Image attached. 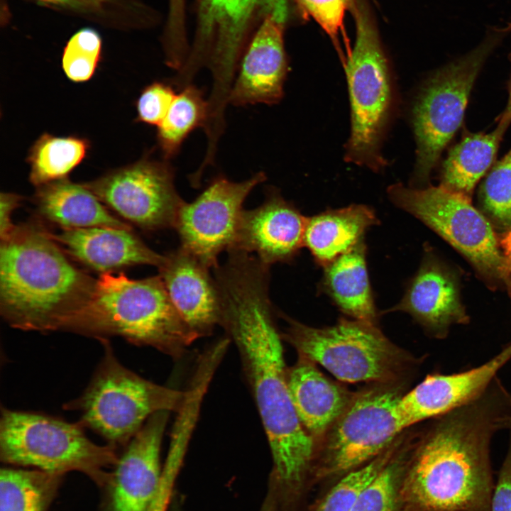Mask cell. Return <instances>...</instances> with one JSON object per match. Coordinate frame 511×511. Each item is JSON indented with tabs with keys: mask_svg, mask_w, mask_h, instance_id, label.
I'll list each match as a JSON object with an SVG mask.
<instances>
[{
	"mask_svg": "<svg viewBox=\"0 0 511 511\" xmlns=\"http://www.w3.org/2000/svg\"><path fill=\"white\" fill-rule=\"evenodd\" d=\"M219 323L238 348L265 430L273 475L295 498L309 489L317 444L302 424L287 383L282 336L268 296V268L252 258L231 260L215 275Z\"/></svg>",
	"mask_w": 511,
	"mask_h": 511,
	"instance_id": "6da1fadb",
	"label": "cell"
},
{
	"mask_svg": "<svg viewBox=\"0 0 511 511\" xmlns=\"http://www.w3.org/2000/svg\"><path fill=\"white\" fill-rule=\"evenodd\" d=\"M431 420L405 465L401 511H491V441L507 429L511 393L497 376L478 397Z\"/></svg>",
	"mask_w": 511,
	"mask_h": 511,
	"instance_id": "7a4b0ae2",
	"label": "cell"
},
{
	"mask_svg": "<svg viewBox=\"0 0 511 511\" xmlns=\"http://www.w3.org/2000/svg\"><path fill=\"white\" fill-rule=\"evenodd\" d=\"M51 233L17 225L0 247V312L12 327L63 331L90 300L97 279L76 267Z\"/></svg>",
	"mask_w": 511,
	"mask_h": 511,
	"instance_id": "3957f363",
	"label": "cell"
},
{
	"mask_svg": "<svg viewBox=\"0 0 511 511\" xmlns=\"http://www.w3.org/2000/svg\"><path fill=\"white\" fill-rule=\"evenodd\" d=\"M64 331L99 341L120 336L173 358L199 337L173 304L160 275L133 280L112 273L100 275L90 300Z\"/></svg>",
	"mask_w": 511,
	"mask_h": 511,
	"instance_id": "277c9868",
	"label": "cell"
},
{
	"mask_svg": "<svg viewBox=\"0 0 511 511\" xmlns=\"http://www.w3.org/2000/svg\"><path fill=\"white\" fill-rule=\"evenodd\" d=\"M287 318L282 338L300 357L320 364L339 380L400 382L421 363L420 358L394 344L375 324L341 319L333 326L316 328Z\"/></svg>",
	"mask_w": 511,
	"mask_h": 511,
	"instance_id": "5b68a950",
	"label": "cell"
},
{
	"mask_svg": "<svg viewBox=\"0 0 511 511\" xmlns=\"http://www.w3.org/2000/svg\"><path fill=\"white\" fill-rule=\"evenodd\" d=\"M83 428L79 422L70 423L42 413L2 407L1 460L58 476L78 471L99 484L111 481L112 475L107 469L118 462L116 448L94 443Z\"/></svg>",
	"mask_w": 511,
	"mask_h": 511,
	"instance_id": "8992f818",
	"label": "cell"
},
{
	"mask_svg": "<svg viewBox=\"0 0 511 511\" xmlns=\"http://www.w3.org/2000/svg\"><path fill=\"white\" fill-rule=\"evenodd\" d=\"M99 341L104 353L90 383L64 407L80 412L79 422L109 444L126 446L153 414L177 412L185 392L144 379L119 362L109 339Z\"/></svg>",
	"mask_w": 511,
	"mask_h": 511,
	"instance_id": "52a82bcc",
	"label": "cell"
},
{
	"mask_svg": "<svg viewBox=\"0 0 511 511\" xmlns=\"http://www.w3.org/2000/svg\"><path fill=\"white\" fill-rule=\"evenodd\" d=\"M405 388L404 381L371 383L355 392L317 445L310 488L369 463L407 430L397 409Z\"/></svg>",
	"mask_w": 511,
	"mask_h": 511,
	"instance_id": "ba28073f",
	"label": "cell"
},
{
	"mask_svg": "<svg viewBox=\"0 0 511 511\" xmlns=\"http://www.w3.org/2000/svg\"><path fill=\"white\" fill-rule=\"evenodd\" d=\"M352 9L356 40L344 65L351 106V133L345 159L380 170L386 165L380 144L392 109V81L368 7L363 0H353Z\"/></svg>",
	"mask_w": 511,
	"mask_h": 511,
	"instance_id": "9c48e42d",
	"label": "cell"
},
{
	"mask_svg": "<svg viewBox=\"0 0 511 511\" xmlns=\"http://www.w3.org/2000/svg\"><path fill=\"white\" fill-rule=\"evenodd\" d=\"M510 33V23L489 28L477 47L436 70L422 87L412 111L417 143L413 177L417 183L428 181L442 151L462 124L484 63Z\"/></svg>",
	"mask_w": 511,
	"mask_h": 511,
	"instance_id": "30bf717a",
	"label": "cell"
},
{
	"mask_svg": "<svg viewBox=\"0 0 511 511\" xmlns=\"http://www.w3.org/2000/svg\"><path fill=\"white\" fill-rule=\"evenodd\" d=\"M193 40L178 78L192 82L204 66L212 75V93L226 97L242 55L261 23L273 16L285 23L288 0H196Z\"/></svg>",
	"mask_w": 511,
	"mask_h": 511,
	"instance_id": "8fae6325",
	"label": "cell"
},
{
	"mask_svg": "<svg viewBox=\"0 0 511 511\" xmlns=\"http://www.w3.org/2000/svg\"><path fill=\"white\" fill-rule=\"evenodd\" d=\"M394 204L418 218L459 251L476 271L495 287H505L508 272L498 233L488 219L471 199L441 185L412 188L390 186Z\"/></svg>",
	"mask_w": 511,
	"mask_h": 511,
	"instance_id": "7c38bea8",
	"label": "cell"
},
{
	"mask_svg": "<svg viewBox=\"0 0 511 511\" xmlns=\"http://www.w3.org/2000/svg\"><path fill=\"white\" fill-rule=\"evenodd\" d=\"M174 178V170L165 159L146 158L82 184L126 221L154 231L174 227L184 202Z\"/></svg>",
	"mask_w": 511,
	"mask_h": 511,
	"instance_id": "4fadbf2b",
	"label": "cell"
},
{
	"mask_svg": "<svg viewBox=\"0 0 511 511\" xmlns=\"http://www.w3.org/2000/svg\"><path fill=\"white\" fill-rule=\"evenodd\" d=\"M265 179L263 172L241 182L217 176L194 201L184 202L174 225L180 247L209 268H216L219 254L234 244L245 199Z\"/></svg>",
	"mask_w": 511,
	"mask_h": 511,
	"instance_id": "5bb4252c",
	"label": "cell"
},
{
	"mask_svg": "<svg viewBox=\"0 0 511 511\" xmlns=\"http://www.w3.org/2000/svg\"><path fill=\"white\" fill-rule=\"evenodd\" d=\"M511 360V340L485 363L452 374H430L405 392L397 403L401 422L412 426L446 414L481 395Z\"/></svg>",
	"mask_w": 511,
	"mask_h": 511,
	"instance_id": "9a60e30c",
	"label": "cell"
},
{
	"mask_svg": "<svg viewBox=\"0 0 511 511\" xmlns=\"http://www.w3.org/2000/svg\"><path fill=\"white\" fill-rule=\"evenodd\" d=\"M285 26L273 16L259 26L239 62L229 104L273 105L282 99L288 72Z\"/></svg>",
	"mask_w": 511,
	"mask_h": 511,
	"instance_id": "2e32d148",
	"label": "cell"
},
{
	"mask_svg": "<svg viewBox=\"0 0 511 511\" xmlns=\"http://www.w3.org/2000/svg\"><path fill=\"white\" fill-rule=\"evenodd\" d=\"M168 414H153L119 458L111 478L114 511L148 510L162 478L160 446Z\"/></svg>",
	"mask_w": 511,
	"mask_h": 511,
	"instance_id": "e0dca14e",
	"label": "cell"
},
{
	"mask_svg": "<svg viewBox=\"0 0 511 511\" xmlns=\"http://www.w3.org/2000/svg\"><path fill=\"white\" fill-rule=\"evenodd\" d=\"M390 311L410 314L430 336L446 338L451 326L469 317L460 300L455 274L434 255H426L402 300Z\"/></svg>",
	"mask_w": 511,
	"mask_h": 511,
	"instance_id": "ac0fdd59",
	"label": "cell"
},
{
	"mask_svg": "<svg viewBox=\"0 0 511 511\" xmlns=\"http://www.w3.org/2000/svg\"><path fill=\"white\" fill-rule=\"evenodd\" d=\"M307 221L294 206L272 192L260 206L243 210L231 248L255 253L267 266L290 261L303 246Z\"/></svg>",
	"mask_w": 511,
	"mask_h": 511,
	"instance_id": "d6986e66",
	"label": "cell"
},
{
	"mask_svg": "<svg viewBox=\"0 0 511 511\" xmlns=\"http://www.w3.org/2000/svg\"><path fill=\"white\" fill-rule=\"evenodd\" d=\"M173 304L200 337L209 335L220 318V297L209 268L180 247L164 256L158 267Z\"/></svg>",
	"mask_w": 511,
	"mask_h": 511,
	"instance_id": "ffe728a7",
	"label": "cell"
},
{
	"mask_svg": "<svg viewBox=\"0 0 511 511\" xmlns=\"http://www.w3.org/2000/svg\"><path fill=\"white\" fill-rule=\"evenodd\" d=\"M51 235L67 255L101 274L136 265L159 267L164 258L131 229L97 226L62 229Z\"/></svg>",
	"mask_w": 511,
	"mask_h": 511,
	"instance_id": "44dd1931",
	"label": "cell"
},
{
	"mask_svg": "<svg viewBox=\"0 0 511 511\" xmlns=\"http://www.w3.org/2000/svg\"><path fill=\"white\" fill-rule=\"evenodd\" d=\"M303 357L287 370L290 396L305 430L316 444L344 412L355 392L322 373Z\"/></svg>",
	"mask_w": 511,
	"mask_h": 511,
	"instance_id": "7402d4cb",
	"label": "cell"
},
{
	"mask_svg": "<svg viewBox=\"0 0 511 511\" xmlns=\"http://www.w3.org/2000/svg\"><path fill=\"white\" fill-rule=\"evenodd\" d=\"M34 202L40 216L62 229L106 226L131 229L109 211L83 184L67 178L37 187Z\"/></svg>",
	"mask_w": 511,
	"mask_h": 511,
	"instance_id": "603a6c76",
	"label": "cell"
},
{
	"mask_svg": "<svg viewBox=\"0 0 511 511\" xmlns=\"http://www.w3.org/2000/svg\"><path fill=\"white\" fill-rule=\"evenodd\" d=\"M378 221L365 205L326 211L307 218L303 245L324 267L361 242L365 231Z\"/></svg>",
	"mask_w": 511,
	"mask_h": 511,
	"instance_id": "cb8c5ba5",
	"label": "cell"
},
{
	"mask_svg": "<svg viewBox=\"0 0 511 511\" xmlns=\"http://www.w3.org/2000/svg\"><path fill=\"white\" fill-rule=\"evenodd\" d=\"M508 126L498 123L488 133L464 130L461 140L449 149L442 162L440 185L471 199L476 183L494 165Z\"/></svg>",
	"mask_w": 511,
	"mask_h": 511,
	"instance_id": "d4e9b609",
	"label": "cell"
},
{
	"mask_svg": "<svg viewBox=\"0 0 511 511\" xmlns=\"http://www.w3.org/2000/svg\"><path fill=\"white\" fill-rule=\"evenodd\" d=\"M324 286L346 314L354 319L376 324L377 312L362 241L324 266Z\"/></svg>",
	"mask_w": 511,
	"mask_h": 511,
	"instance_id": "484cf974",
	"label": "cell"
},
{
	"mask_svg": "<svg viewBox=\"0 0 511 511\" xmlns=\"http://www.w3.org/2000/svg\"><path fill=\"white\" fill-rule=\"evenodd\" d=\"M209 104L203 92L192 84L180 89L167 114L157 126L158 146L165 160L175 156L189 134L204 128Z\"/></svg>",
	"mask_w": 511,
	"mask_h": 511,
	"instance_id": "4316f807",
	"label": "cell"
},
{
	"mask_svg": "<svg viewBox=\"0 0 511 511\" xmlns=\"http://www.w3.org/2000/svg\"><path fill=\"white\" fill-rule=\"evenodd\" d=\"M89 145L82 138L42 135L29 150V179L35 187L67 178L86 156Z\"/></svg>",
	"mask_w": 511,
	"mask_h": 511,
	"instance_id": "83f0119b",
	"label": "cell"
},
{
	"mask_svg": "<svg viewBox=\"0 0 511 511\" xmlns=\"http://www.w3.org/2000/svg\"><path fill=\"white\" fill-rule=\"evenodd\" d=\"M58 476L11 468L0 472V511H44Z\"/></svg>",
	"mask_w": 511,
	"mask_h": 511,
	"instance_id": "f1b7e54d",
	"label": "cell"
},
{
	"mask_svg": "<svg viewBox=\"0 0 511 511\" xmlns=\"http://www.w3.org/2000/svg\"><path fill=\"white\" fill-rule=\"evenodd\" d=\"M406 435L405 432L373 460L338 479L317 502L312 511H349L363 490L397 453Z\"/></svg>",
	"mask_w": 511,
	"mask_h": 511,
	"instance_id": "f546056e",
	"label": "cell"
},
{
	"mask_svg": "<svg viewBox=\"0 0 511 511\" xmlns=\"http://www.w3.org/2000/svg\"><path fill=\"white\" fill-rule=\"evenodd\" d=\"M413 441L408 434L395 456L367 486L349 511H401L400 485Z\"/></svg>",
	"mask_w": 511,
	"mask_h": 511,
	"instance_id": "4dcf8cb0",
	"label": "cell"
},
{
	"mask_svg": "<svg viewBox=\"0 0 511 511\" xmlns=\"http://www.w3.org/2000/svg\"><path fill=\"white\" fill-rule=\"evenodd\" d=\"M483 214L500 233L511 229V149L494 163L479 189Z\"/></svg>",
	"mask_w": 511,
	"mask_h": 511,
	"instance_id": "1f68e13d",
	"label": "cell"
},
{
	"mask_svg": "<svg viewBox=\"0 0 511 511\" xmlns=\"http://www.w3.org/2000/svg\"><path fill=\"white\" fill-rule=\"evenodd\" d=\"M102 41L94 29L77 31L63 50L62 66L67 77L76 82L89 80L97 67L101 55Z\"/></svg>",
	"mask_w": 511,
	"mask_h": 511,
	"instance_id": "d6a6232c",
	"label": "cell"
},
{
	"mask_svg": "<svg viewBox=\"0 0 511 511\" xmlns=\"http://www.w3.org/2000/svg\"><path fill=\"white\" fill-rule=\"evenodd\" d=\"M162 42L167 62L179 65L185 61L190 48L186 26V0H168Z\"/></svg>",
	"mask_w": 511,
	"mask_h": 511,
	"instance_id": "836d02e7",
	"label": "cell"
},
{
	"mask_svg": "<svg viewBox=\"0 0 511 511\" xmlns=\"http://www.w3.org/2000/svg\"><path fill=\"white\" fill-rule=\"evenodd\" d=\"M303 17L312 18L330 37L339 50L338 36L344 29L346 11L353 0H295Z\"/></svg>",
	"mask_w": 511,
	"mask_h": 511,
	"instance_id": "e575fe53",
	"label": "cell"
},
{
	"mask_svg": "<svg viewBox=\"0 0 511 511\" xmlns=\"http://www.w3.org/2000/svg\"><path fill=\"white\" fill-rule=\"evenodd\" d=\"M176 94L173 87L163 82H154L146 86L136 103L138 121L158 126L167 114Z\"/></svg>",
	"mask_w": 511,
	"mask_h": 511,
	"instance_id": "d590c367",
	"label": "cell"
},
{
	"mask_svg": "<svg viewBox=\"0 0 511 511\" xmlns=\"http://www.w3.org/2000/svg\"><path fill=\"white\" fill-rule=\"evenodd\" d=\"M491 511H511V431L507 451L495 485Z\"/></svg>",
	"mask_w": 511,
	"mask_h": 511,
	"instance_id": "8d00e7d4",
	"label": "cell"
},
{
	"mask_svg": "<svg viewBox=\"0 0 511 511\" xmlns=\"http://www.w3.org/2000/svg\"><path fill=\"white\" fill-rule=\"evenodd\" d=\"M22 197L13 193H1L0 196V238H6L15 228L11 215L20 204Z\"/></svg>",
	"mask_w": 511,
	"mask_h": 511,
	"instance_id": "74e56055",
	"label": "cell"
},
{
	"mask_svg": "<svg viewBox=\"0 0 511 511\" xmlns=\"http://www.w3.org/2000/svg\"><path fill=\"white\" fill-rule=\"evenodd\" d=\"M45 4L77 11L97 13L101 11L112 0H35Z\"/></svg>",
	"mask_w": 511,
	"mask_h": 511,
	"instance_id": "f35d334b",
	"label": "cell"
},
{
	"mask_svg": "<svg viewBox=\"0 0 511 511\" xmlns=\"http://www.w3.org/2000/svg\"><path fill=\"white\" fill-rule=\"evenodd\" d=\"M176 478L172 472L163 473L158 490L148 511H167Z\"/></svg>",
	"mask_w": 511,
	"mask_h": 511,
	"instance_id": "ab89813d",
	"label": "cell"
},
{
	"mask_svg": "<svg viewBox=\"0 0 511 511\" xmlns=\"http://www.w3.org/2000/svg\"><path fill=\"white\" fill-rule=\"evenodd\" d=\"M498 239L501 252L506 262L508 278L505 286L509 295L511 297V229L498 233Z\"/></svg>",
	"mask_w": 511,
	"mask_h": 511,
	"instance_id": "60d3db41",
	"label": "cell"
},
{
	"mask_svg": "<svg viewBox=\"0 0 511 511\" xmlns=\"http://www.w3.org/2000/svg\"><path fill=\"white\" fill-rule=\"evenodd\" d=\"M509 60L511 62V53L509 55ZM509 97L507 104L504 111L498 116L496 121L498 123L510 125L511 123V75L508 84Z\"/></svg>",
	"mask_w": 511,
	"mask_h": 511,
	"instance_id": "b9f144b4",
	"label": "cell"
},
{
	"mask_svg": "<svg viewBox=\"0 0 511 511\" xmlns=\"http://www.w3.org/2000/svg\"><path fill=\"white\" fill-rule=\"evenodd\" d=\"M261 511H275L274 506H273V505H269L268 503H267V505H265L263 507Z\"/></svg>",
	"mask_w": 511,
	"mask_h": 511,
	"instance_id": "7bdbcfd3",
	"label": "cell"
},
{
	"mask_svg": "<svg viewBox=\"0 0 511 511\" xmlns=\"http://www.w3.org/2000/svg\"><path fill=\"white\" fill-rule=\"evenodd\" d=\"M508 430L511 431V422L510 423Z\"/></svg>",
	"mask_w": 511,
	"mask_h": 511,
	"instance_id": "ee69618b",
	"label": "cell"
}]
</instances>
